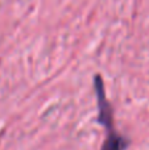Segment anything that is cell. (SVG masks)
<instances>
[{"label": "cell", "instance_id": "1", "mask_svg": "<svg viewBox=\"0 0 149 150\" xmlns=\"http://www.w3.org/2000/svg\"><path fill=\"white\" fill-rule=\"evenodd\" d=\"M95 98L98 104V122L104 128L106 137L100 150H127L129 146V140L123 136L115 128L114 108L106 93L104 82L100 74H95L92 78Z\"/></svg>", "mask_w": 149, "mask_h": 150}]
</instances>
